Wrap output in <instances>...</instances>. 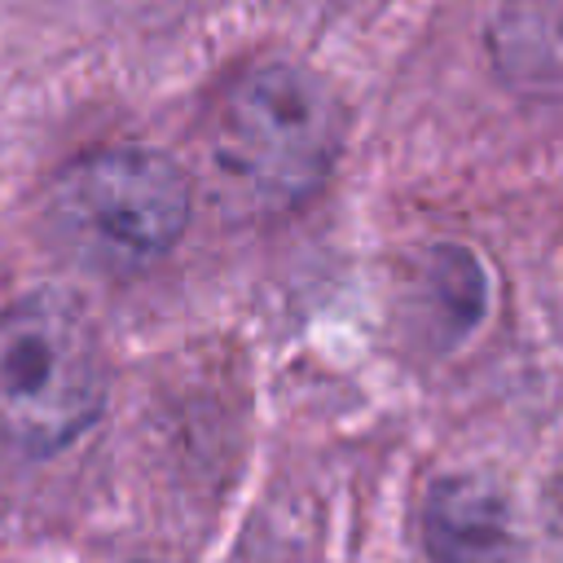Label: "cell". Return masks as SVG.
<instances>
[{
	"label": "cell",
	"instance_id": "obj_4",
	"mask_svg": "<svg viewBox=\"0 0 563 563\" xmlns=\"http://www.w3.org/2000/svg\"><path fill=\"white\" fill-rule=\"evenodd\" d=\"M422 541L435 563H523V537L506 497L471 475L440 479L427 493Z\"/></svg>",
	"mask_w": 563,
	"mask_h": 563
},
{
	"label": "cell",
	"instance_id": "obj_3",
	"mask_svg": "<svg viewBox=\"0 0 563 563\" xmlns=\"http://www.w3.org/2000/svg\"><path fill=\"white\" fill-rule=\"evenodd\" d=\"M53 220L88 264L132 273L180 242L189 180L158 150H92L57 176Z\"/></svg>",
	"mask_w": 563,
	"mask_h": 563
},
{
	"label": "cell",
	"instance_id": "obj_2",
	"mask_svg": "<svg viewBox=\"0 0 563 563\" xmlns=\"http://www.w3.org/2000/svg\"><path fill=\"white\" fill-rule=\"evenodd\" d=\"M106 400L101 347L62 295H31L0 317V427L31 453L84 435Z\"/></svg>",
	"mask_w": 563,
	"mask_h": 563
},
{
	"label": "cell",
	"instance_id": "obj_1",
	"mask_svg": "<svg viewBox=\"0 0 563 563\" xmlns=\"http://www.w3.org/2000/svg\"><path fill=\"white\" fill-rule=\"evenodd\" d=\"M339 106L321 79L290 62L242 70L207 114L216 167L264 202L308 198L339 154Z\"/></svg>",
	"mask_w": 563,
	"mask_h": 563
}]
</instances>
